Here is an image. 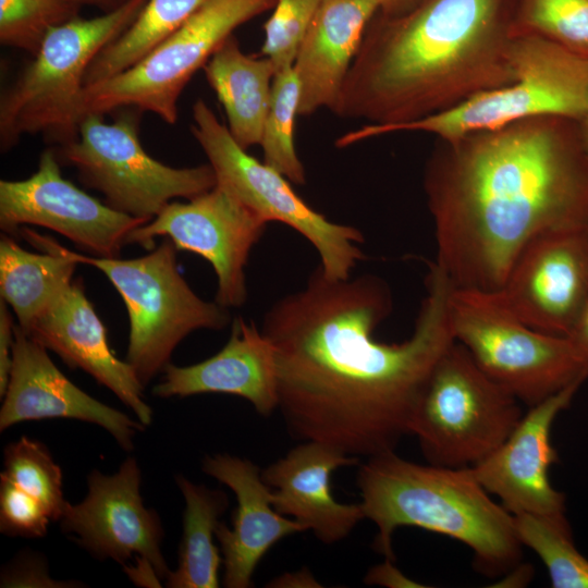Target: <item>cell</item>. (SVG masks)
Listing matches in <instances>:
<instances>
[{
	"label": "cell",
	"mask_w": 588,
	"mask_h": 588,
	"mask_svg": "<svg viewBox=\"0 0 588 588\" xmlns=\"http://www.w3.org/2000/svg\"><path fill=\"white\" fill-rule=\"evenodd\" d=\"M203 471L229 487L236 497L232 527L219 522L216 529L224 566L223 586L248 588L265 554L281 539L307 531L271 504V488L252 461L229 455H207Z\"/></svg>",
	"instance_id": "cell-20"
},
{
	"label": "cell",
	"mask_w": 588,
	"mask_h": 588,
	"mask_svg": "<svg viewBox=\"0 0 588 588\" xmlns=\"http://www.w3.org/2000/svg\"><path fill=\"white\" fill-rule=\"evenodd\" d=\"M494 293L525 324L567 338L588 301V225L535 236Z\"/></svg>",
	"instance_id": "cell-15"
},
{
	"label": "cell",
	"mask_w": 588,
	"mask_h": 588,
	"mask_svg": "<svg viewBox=\"0 0 588 588\" xmlns=\"http://www.w3.org/2000/svg\"><path fill=\"white\" fill-rule=\"evenodd\" d=\"M146 2L126 0L101 15H78L48 33L37 54L1 96V151L15 146L24 134L41 132L61 145L76 138L74 112L90 63L135 21Z\"/></svg>",
	"instance_id": "cell-6"
},
{
	"label": "cell",
	"mask_w": 588,
	"mask_h": 588,
	"mask_svg": "<svg viewBox=\"0 0 588 588\" xmlns=\"http://www.w3.org/2000/svg\"><path fill=\"white\" fill-rule=\"evenodd\" d=\"M378 0H322L299 46L293 68L301 94L298 115L334 111Z\"/></svg>",
	"instance_id": "cell-23"
},
{
	"label": "cell",
	"mask_w": 588,
	"mask_h": 588,
	"mask_svg": "<svg viewBox=\"0 0 588 588\" xmlns=\"http://www.w3.org/2000/svg\"><path fill=\"white\" fill-rule=\"evenodd\" d=\"M203 71L223 106L229 131L245 150L260 145L275 66L267 57L246 54L231 35Z\"/></svg>",
	"instance_id": "cell-24"
},
{
	"label": "cell",
	"mask_w": 588,
	"mask_h": 588,
	"mask_svg": "<svg viewBox=\"0 0 588 588\" xmlns=\"http://www.w3.org/2000/svg\"><path fill=\"white\" fill-rule=\"evenodd\" d=\"M411 336L375 338L393 309L381 277L332 280L317 267L305 286L274 302L261 331L275 352L279 409L291 437L350 456L394 452L442 354L455 341L450 321L453 284L429 264Z\"/></svg>",
	"instance_id": "cell-1"
},
{
	"label": "cell",
	"mask_w": 588,
	"mask_h": 588,
	"mask_svg": "<svg viewBox=\"0 0 588 588\" xmlns=\"http://www.w3.org/2000/svg\"><path fill=\"white\" fill-rule=\"evenodd\" d=\"M524 413L456 340L437 362L411 418L429 464L471 467L495 451Z\"/></svg>",
	"instance_id": "cell-7"
},
{
	"label": "cell",
	"mask_w": 588,
	"mask_h": 588,
	"mask_svg": "<svg viewBox=\"0 0 588 588\" xmlns=\"http://www.w3.org/2000/svg\"><path fill=\"white\" fill-rule=\"evenodd\" d=\"M79 0H0V42L36 56L48 33L78 16Z\"/></svg>",
	"instance_id": "cell-32"
},
{
	"label": "cell",
	"mask_w": 588,
	"mask_h": 588,
	"mask_svg": "<svg viewBox=\"0 0 588 588\" xmlns=\"http://www.w3.org/2000/svg\"><path fill=\"white\" fill-rule=\"evenodd\" d=\"M513 30L588 58V0H518Z\"/></svg>",
	"instance_id": "cell-30"
},
{
	"label": "cell",
	"mask_w": 588,
	"mask_h": 588,
	"mask_svg": "<svg viewBox=\"0 0 588 588\" xmlns=\"http://www.w3.org/2000/svg\"><path fill=\"white\" fill-rule=\"evenodd\" d=\"M513 61V82L481 91L445 111L391 126L381 135L415 131L452 139L534 117L579 121L588 113V58L540 36L516 35Z\"/></svg>",
	"instance_id": "cell-10"
},
{
	"label": "cell",
	"mask_w": 588,
	"mask_h": 588,
	"mask_svg": "<svg viewBox=\"0 0 588 588\" xmlns=\"http://www.w3.org/2000/svg\"><path fill=\"white\" fill-rule=\"evenodd\" d=\"M175 481L185 510L177 565L169 572L167 587L217 588L222 559L213 539L219 517L229 505L228 495L221 490L195 485L182 475H177Z\"/></svg>",
	"instance_id": "cell-25"
},
{
	"label": "cell",
	"mask_w": 588,
	"mask_h": 588,
	"mask_svg": "<svg viewBox=\"0 0 588 588\" xmlns=\"http://www.w3.org/2000/svg\"><path fill=\"white\" fill-rule=\"evenodd\" d=\"M567 338L588 371V301Z\"/></svg>",
	"instance_id": "cell-38"
},
{
	"label": "cell",
	"mask_w": 588,
	"mask_h": 588,
	"mask_svg": "<svg viewBox=\"0 0 588 588\" xmlns=\"http://www.w3.org/2000/svg\"><path fill=\"white\" fill-rule=\"evenodd\" d=\"M191 132L212 167L217 184L268 223L281 222L304 236L318 253L326 277H352L366 258L359 246L365 241L360 230L332 222L305 203L283 174L243 149L201 99L193 106Z\"/></svg>",
	"instance_id": "cell-12"
},
{
	"label": "cell",
	"mask_w": 588,
	"mask_h": 588,
	"mask_svg": "<svg viewBox=\"0 0 588 588\" xmlns=\"http://www.w3.org/2000/svg\"><path fill=\"white\" fill-rule=\"evenodd\" d=\"M73 259L22 248L10 235L0 240V294L26 331L51 301L73 281Z\"/></svg>",
	"instance_id": "cell-26"
},
{
	"label": "cell",
	"mask_w": 588,
	"mask_h": 588,
	"mask_svg": "<svg viewBox=\"0 0 588 588\" xmlns=\"http://www.w3.org/2000/svg\"><path fill=\"white\" fill-rule=\"evenodd\" d=\"M299 94V82L293 65L275 72L260 146L265 163L291 183L303 185L306 183V172L294 140Z\"/></svg>",
	"instance_id": "cell-29"
},
{
	"label": "cell",
	"mask_w": 588,
	"mask_h": 588,
	"mask_svg": "<svg viewBox=\"0 0 588 588\" xmlns=\"http://www.w3.org/2000/svg\"><path fill=\"white\" fill-rule=\"evenodd\" d=\"M2 397L0 431L27 420L77 419L102 427L130 451L134 437L145 427L76 387L53 364L47 348L17 324L9 383Z\"/></svg>",
	"instance_id": "cell-18"
},
{
	"label": "cell",
	"mask_w": 588,
	"mask_h": 588,
	"mask_svg": "<svg viewBox=\"0 0 588 588\" xmlns=\"http://www.w3.org/2000/svg\"><path fill=\"white\" fill-rule=\"evenodd\" d=\"M89 113L75 139L57 150L60 163L77 170L86 186L100 192L111 208L150 221L174 198L196 197L217 184L212 167H169L143 148L138 117L124 111L112 123Z\"/></svg>",
	"instance_id": "cell-11"
},
{
	"label": "cell",
	"mask_w": 588,
	"mask_h": 588,
	"mask_svg": "<svg viewBox=\"0 0 588 588\" xmlns=\"http://www.w3.org/2000/svg\"><path fill=\"white\" fill-rule=\"evenodd\" d=\"M152 393L185 397L203 393L232 394L248 401L265 417L279 407L275 352L253 321H231L225 345L213 356L189 366L169 364Z\"/></svg>",
	"instance_id": "cell-22"
},
{
	"label": "cell",
	"mask_w": 588,
	"mask_h": 588,
	"mask_svg": "<svg viewBox=\"0 0 588 588\" xmlns=\"http://www.w3.org/2000/svg\"><path fill=\"white\" fill-rule=\"evenodd\" d=\"M273 587H318V583L305 568L292 574H283L274 579Z\"/></svg>",
	"instance_id": "cell-39"
},
{
	"label": "cell",
	"mask_w": 588,
	"mask_h": 588,
	"mask_svg": "<svg viewBox=\"0 0 588 588\" xmlns=\"http://www.w3.org/2000/svg\"><path fill=\"white\" fill-rule=\"evenodd\" d=\"M24 332L69 367L84 370L112 391L145 427L151 424L152 409L144 399V385L130 364L112 353L81 278L73 279Z\"/></svg>",
	"instance_id": "cell-19"
},
{
	"label": "cell",
	"mask_w": 588,
	"mask_h": 588,
	"mask_svg": "<svg viewBox=\"0 0 588 588\" xmlns=\"http://www.w3.org/2000/svg\"><path fill=\"white\" fill-rule=\"evenodd\" d=\"M36 248L66 256L100 270L127 309L130 334L125 360L145 387L170 364L179 343L199 330H222L231 322L229 308L200 298L180 273L176 248L163 242L146 255L121 259L72 252L47 235L21 228Z\"/></svg>",
	"instance_id": "cell-5"
},
{
	"label": "cell",
	"mask_w": 588,
	"mask_h": 588,
	"mask_svg": "<svg viewBox=\"0 0 588 588\" xmlns=\"http://www.w3.org/2000/svg\"><path fill=\"white\" fill-rule=\"evenodd\" d=\"M577 122L583 145L588 154V113Z\"/></svg>",
	"instance_id": "cell-42"
},
{
	"label": "cell",
	"mask_w": 588,
	"mask_h": 588,
	"mask_svg": "<svg viewBox=\"0 0 588 588\" xmlns=\"http://www.w3.org/2000/svg\"><path fill=\"white\" fill-rule=\"evenodd\" d=\"M513 517L519 542L540 558L551 587L588 588V559L576 548L566 515L522 513Z\"/></svg>",
	"instance_id": "cell-28"
},
{
	"label": "cell",
	"mask_w": 588,
	"mask_h": 588,
	"mask_svg": "<svg viewBox=\"0 0 588 588\" xmlns=\"http://www.w3.org/2000/svg\"><path fill=\"white\" fill-rule=\"evenodd\" d=\"M52 149L42 151L38 168L25 180L0 181V226L16 235L33 224L69 238L91 256L115 258L128 234L149 222L118 211L88 195L61 174Z\"/></svg>",
	"instance_id": "cell-14"
},
{
	"label": "cell",
	"mask_w": 588,
	"mask_h": 588,
	"mask_svg": "<svg viewBox=\"0 0 588 588\" xmlns=\"http://www.w3.org/2000/svg\"><path fill=\"white\" fill-rule=\"evenodd\" d=\"M51 522L49 511L7 478L0 476V530L11 537H44Z\"/></svg>",
	"instance_id": "cell-34"
},
{
	"label": "cell",
	"mask_w": 588,
	"mask_h": 588,
	"mask_svg": "<svg viewBox=\"0 0 588 588\" xmlns=\"http://www.w3.org/2000/svg\"><path fill=\"white\" fill-rule=\"evenodd\" d=\"M364 581L368 585L383 587H425L404 575L392 560L385 559L383 563L371 567L365 576Z\"/></svg>",
	"instance_id": "cell-37"
},
{
	"label": "cell",
	"mask_w": 588,
	"mask_h": 588,
	"mask_svg": "<svg viewBox=\"0 0 588 588\" xmlns=\"http://www.w3.org/2000/svg\"><path fill=\"white\" fill-rule=\"evenodd\" d=\"M322 0H275L274 11L264 25L262 56L275 72L292 66L299 46Z\"/></svg>",
	"instance_id": "cell-33"
},
{
	"label": "cell",
	"mask_w": 588,
	"mask_h": 588,
	"mask_svg": "<svg viewBox=\"0 0 588 588\" xmlns=\"http://www.w3.org/2000/svg\"><path fill=\"white\" fill-rule=\"evenodd\" d=\"M422 182L436 264L456 289L497 292L535 236L588 225V154L565 117L438 138Z\"/></svg>",
	"instance_id": "cell-2"
},
{
	"label": "cell",
	"mask_w": 588,
	"mask_h": 588,
	"mask_svg": "<svg viewBox=\"0 0 588 588\" xmlns=\"http://www.w3.org/2000/svg\"><path fill=\"white\" fill-rule=\"evenodd\" d=\"M424 0H378L379 12L384 16H400L416 9Z\"/></svg>",
	"instance_id": "cell-40"
},
{
	"label": "cell",
	"mask_w": 588,
	"mask_h": 588,
	"mask_svg": "<svg viewBox=\"0 0 588 588\" xmlns=\"http://www.w3.org/2000/svg\"><path fill=\"white\" fill-rule=\"evenodd\" d=\"M358 462L359 457L321 442L302 441L261 470V476L271 488L277 512L292 516L319 541L332 544L346 538L365 518L360 503L338 502L331 491L332 473Z\"/></svg>",
	"instance_id": "cell-21"
},
{
	"label": "cell",
	"mask_w": 588,
	"mask_h": 588,
	"mask_svg": "<svg viewBox=\"0 0 588 588\" xmlns=\"http://www.w3.org/2000/svg\"><path fill=\"white\" fill-rule=\"evenodd\" d=\"M267 225V221L230 191L216 184L186 203H169L149 222L134 229L126 244L151 250L155 238L163 236L177 250L201 256L217 275L216 302L237 308L248 296L245 268L249 254Z\"/></svg>",
	"instance_id": "cell-13"
},
{
	"label": "cell",
	"mask_w": 588,
	"mask_h": 588,
	"mask_svg": "<svg viewBox=\"0 0 588 588\" xmlns=\"http://www.w3.org/2000/svg\"><path fill=\"white\" fill-rule=\"evenodd\" d=\"M9 305L0 301V396L5 393L12 366L15 323Z\"/></svg>",
	"instance_id": "cell-36"
},
{
	"label": "cell",
	"mask_w": 588,
	"mask_h": 588,
	"mask_svg": "<svg viewBox=\"0 0 588 588\" xmlns=\"http://www.w3.org/2000/svg\"><path fill=\"white\" fill-rule=\"evenodd\" d=\"M207 0H147L135 21L90 63L85 86L128 69L185 23Z\"/></svg>",
	"instance_id": "cell-27"
},
{
	"label": "cell",
	"mask_w": 588,
	"mask_h": 588,
	"mask_svg": "<svg viewBox=\"0 0 588 588\" xmlns=\"http://www.w3.org/2000/svg\"><path fill=\"white\" fill-rule=\"evenodd\" d=\"M450 321L476 364L528 407L588 378L568 338L525 324L494 292L453 287Z\"/></svg>",
	"instance_id": "cell-8"
},
{
	"label": "cell",
	"mask_w": 588,
	"mask_h": 588,
	"mask_svg": "<svg viewBox=\"0 0 588 588\" xmlns=\"http://www.w3.org/2000/svg\"><path fill=\"white\" fill-rule=\"evenodd\" d=\"M583 383L576 382L529 407L506 440L469 467L477 481L511 514L565 515V494L554 489L549 478L551 465L559 461L551 429Z\"/></svg>",
	"instance_id": "cell-17"
},
{
	"label": "cell",
	"mask_w": 588,
	"mask_h": 588,
	"mask_svg": "<svg viewBox=\"0 0 588 588\" xmlns=\"http://www.w3.org/2000/svg\"><path fill=\"white\" fill-rule=\"evenodd\" d=\"M275 0H207L184 24L138 62L101 82L85 86L74 112L77 128L89 113L133 108L177 120L179 98L233 30L274 8Z\"/></svg>",
	"instance_id": "cell-9"
},
{
	"label": "cell",
	"mask_w": 588,
	"mask_h": 588,
	"mask_svg": "<svg viewBox=\"0 0 588 588\" xmlns=\"http://www.w3.org/2000/svg\"><path fill=\"white\" fill-rule=\"evenodd\" d=\"M140 468L127 457L113 475L93 469L88 491L77 504H68L61 528L79 547L99 560L124 564L133 555L149 564L159 579L170 569L162 554L163 529L159 515L144 505Z\"/></svg>",
	"instance_id": "cell-16"
},
{
	"label": "cell",
	"mask_w": 588,
	"mask_h": 588,
	"mask_svg": "<svg viewBox=\"0 0 588 588\" xmlns=\"http://www.w3.org/2000/svg\"><path fill=\"white\" fill-rule=\"evenodd\" d=\"M49 577L48 568L39 556H19L1 576V587H64Z\"/></svg>",
	"instance_id": "cell-35"
},
{
	"label": "cell",
	"mask_w": 588,
	"mask_h": 588,
	"mask_svg": "<svg viewBox=\"0 0 588 588\" xmlns=\"http://www.w3.org/2000/svg\"><path fill=\"white\" fill-rule=\"evenodd\" d=\"M518 0H424L400 16L377 13L343 84L334 114L371 124L340 148L445 111L516 77Z\"/></svg>",
	"instance_id": "cell-3"
},
{
	"label": "cell",
	"mask_w": 588,
	"mask_h": 588,
	"mask_svg": "<svg viewBox=\"0 0 588 588\" xmlns=\"http://www.w3.org/2000/svg\"><path fill=\"white\" fill-rule=\"evenodd\" d=\"M3 467L0 476L39 501L53 520L60 522L69 502L63 495L61 468L46 445L21 437L4 448Z\"/></svg>",
	"instance_id": "cell-31"
},
{
	"label": "cell",
	"mask_w": 588,
	"mask_h": 588,
	"mask_svg": "<svg viewBox=\"0 0 588 588\" xmlns=\"http://www.w3.org/2000/svg\"><path fill=\"white\" fill-rule=\"evenodd\" d=\"M356 483L365 518L377 526L373 548L385 559L394 561V531L413 526L466 544L487 576L504 575L520 562L513 514L489 497L469 467L421 465L389 452L368 457Z\"/></svg>",
	"instance_id": "cell-4"
},
{
	"label": "cell",
	"mask_w": 588,
	"mask_h": 588,
	"mask_svg": "<svg viewBox=\"0 0 588 588\" xmlns=\"http://www.w3.org/2000/svg\"><path fill=\"white\" fill-rule=\"evenodd\" d=\"M84 5H91L101 9L103 12H108L119 7L126 0H79Z\"/></svg>",
	"instance_id": "cell-41"
}]
</instances>
